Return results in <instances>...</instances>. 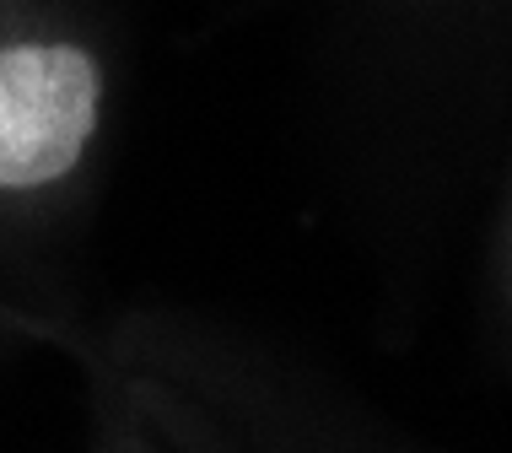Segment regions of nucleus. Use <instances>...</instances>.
I'll return each mask as SVG.
<instances>
[{"instance_id": "nucleus-1", "label": "nucleus", "mask_w": 512, "mask_h": 453, "mask_svg": "<svg viewBox=\"0 0 512 453\" xmlns=\"http://www.w3.org/2000/svg\"><path fill=\"white\" fill-rule=\"evenodd\" d=\"M98 125V65L71 44L0 49V189L71 173Z\"/></svg>"}]
</instances>
